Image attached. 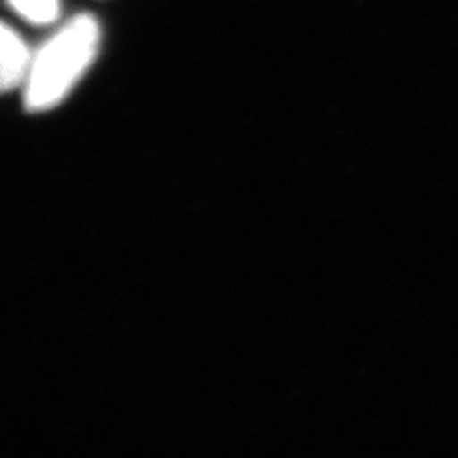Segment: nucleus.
Returning <instances> with one entry per match:
<instances>
[{
	"label": "nucleus",
	"mask_w": 458,
	"mask_h": 458,
	"mask_svg": "<svg viewBox=\"0 0 458 458\" xmlns=\"http://www.w3.org/2000/svg\"><path fill=\"white\" fill-rule=\"evenodd\" d=\"M102 25L90 16L69 20L35 50L33 65L21 89V104L29 114H45L60 107L94 65Z\"/></svg>",
	"instance_id": "obj_1"
},
{
	"label": "nucleus",
	"mask_w": 458,
	"mask_h": 458,
	"mask_svg": "<svg viewBox=\"0 0 458 458\" xmlns=\"http://www.w3.org/2000/svg\"><path fill=\"white\" fill-rule=\"evenodd\" d=\"M0 52H3V69H0V82L3 90L12 92L23 89L33 65L35 50L29 42L8 25L3 27V40H0Z\"/></svg>",
	"instance_id": "obj_2"
},
{
	"label": "nucleus",
	"mask_w": 458,
	"mask_h": 458,
	"mask_svg": "<svg viewBox=\"0 0 458 458\" xmlns=\"http://www.w3.org/2000/svg\"><path fill=\"white\" fill-rule=\"evenodd\" d=\"M13 12L29 23L48 25L60 16V0H8Z\"/></svg>",
	"instance_id": "obj_3"
}]
</instances>
